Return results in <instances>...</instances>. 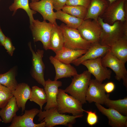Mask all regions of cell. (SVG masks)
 I'll return each mask as SVG.
<instances>
[{
    "label": "cell",
    "mask_w": 127,
    "mask_h": 127,
    "mask_svg": "<svg viewBox=\"0 0 127 127\" xmlns=\"http://www.w3.org/2000/svg\"><path fill=\"white\" fill-rule=\"evenodd\" d=\"M38 121L40 123L44 121L45 127H53L57 125L72 127L76 122V119L82 117L83 114L77 116L62 114L58 111L57 107L53 108L42 111L40 110L37 115Z\"/></svg>",
    "instance_id": "6da1fadb"
},
{
    "label": "cell",
    "mask_w": 127,
    "mask_h": 127,
    "mask_svg": "<svg viewBox=\"0 0 127 127\" xmlns=\"http://www.w3.org/2000/svg\"><path fill=\"white\" fill-rule=\"evenodd\" d=\"M91 76V74L87 70L74 76L71 83L64 90V91L77 99L83 104L86 103V94Z\"/></svg>",
    "instance_id": "7a4b0ae2"
},
{
    "label": "cell",
    "mask_w": 127,
    "mask_h": 127,
    "mask_svg": "<svg viewBox=\"0 0 127 127\" xmlns=\"http://www.w3.org/2000/svg\"><path fill=\"white\" fill-rule=\"evenodd\" d=\"M98 20L102 28L99 42L101 45L110 47L121 38L126 36L123 30V22L117 21L110 25L104 22L100 17Z\"/></svg>",
    "instance_id": "3957f363"
},
{
    "label": "cell",
    "mask_w": 127,
    "mask_h": 127,
    "mask_svg": "<svg viewBox=\"0 0 127 127\" xmlns=\"http://www.w3.org/2000/svg\"><path fill=\"white\" fill-rule=\"evenodd\" d=\"M57 102V109L61 114L69 113L74 116L83 114V104L77 99L67 94L64 90L59 89Z\"/></svg>",
    "instance_id": "277c9868"
},
{
    "label": "cell",
    "mask_w": 127,
    "mask_h": 127,
    "mask_svg": "<svg viewBox=\"0 0 127 127\" xmlns=\"http://www.w3.org/2000/svg\"><path fill=\"white\" fill-rule=\"evenodd\" d=\"M100 17L104 22L110 25L116 21L127 20V0H116L110 3Z\"/></svg>",
    "instance_id": "5b68a950"
},
{
    "label": "cell",
    "mask_w": 127,
    "mask_h": 127,
    "mask_svg": "<svg viewBox=\"0 0 127 127\" xmlns=\"http://www.w3.org/2000/svg\"><path fill=\"white\" fill-rule=\"evenodd\" d=\"M64 37V47L76 50H87L92 43L83 39L78 30L70 28L64 23L60 26Z\"/></svg>",
    "instance_id": "8992f818"
},
{
    "label": "cell",
    "mask_w": 127,
    "mask_h": 127,
    "mask_svg": "<svg viewBox=\"0 0 127 127\" xmlns=\"http://www.w3.org/2000/svg\"><path fill=\"white\" fill-rule=\"evenodd\" d=\"M54 25L46 20L41 21L38 19H34L30 25L34 41H40L46 50H48L50 37Z\"/></svg>",
    "instance_id": "52a82bcc"
},
{
    "label": "cell",
    "mask_w": 127,
    "mask_h": 127,
    "mask_svg": "<svg viewBox=\"0 0 127 127\" xmlns=\"http://www.w3.org/2000/svg\"><path fill=\"white\" fill-rule=\"evenodd\" d=\"M101 62L104 67L110 68L114 72L117 80H123V84L127 88V71L125 64L113 55L110 49L102 57Z\"/></svg>",
    "instance_id": "ba28073f"
},
{
    "label": "cell",
    "mask_w": 127,
    "mask_h": 127,
    "mask_svg": "<svg viewBox=\"0 0 127 127\" xmlns=\"http://www.w3.org/2000/svg\"><path fill=\"white\" fill-rule=\"evenodd\" d=\"M82 37L92 44L99 42L102 31L98 20L91 19L83 20L77 29Z\"/></svg>",
    "instance_id": "9c48e42d"
},
{
    "label": "cell",
    "mask_w": 127,
    "mask_h": 127,
    "mask_svg": "<svg viewBox=\"0 0 127 127\" xmlns=\"http://www.w3.org/2000/svg\"><path fill=\"white\" fill-rule=\"evenodd\" d=\"M28 45L32 54L31 76L38 83L44 87L45 82L44 77L45 67L42 60L44 51L38 49L35 52L32 49L30 42L28 43Z\"/></svg>",
    "instance_id": "30bf717a"
},
{
    "label": "cell",
    "mask_w": 127,
    "mask_h": 127,
    "mask_svg": "<svg viewBox=\"0 0 127 127\" xmlns=\"http://www.w3.org/2000/svg\"><path fill=\"white\" fill-rule=\"evenodd\" d=\"M101 57L90 60H85L81 64L87 69V70L95 77V79L99 82L102 83L106 79H109L111 77V71L102 64Z\"/></svg>",
    "instance_id": "8fae6325"
},
{
    "label": "cell",
    "mask_w": 127,
    "mask_h": 127,
    "mask_svg": "<svg viewBox=\"0 0 127 127\" xmlns=\"http://www.w3.org/2000/svg\"><path fill=\"white\" fill-rule=\"evenodd\" d=\"M104 84L95 79H91L86 94V101L90 103L94 102L104 104L106 100L109 97V95L105 94Z\"/></svg>",
    "instance_id": "7c38bea8"
},
{
    "label": "cell",
    "mask_w": 127,
    "mask_h": 127,
    "mask_svg": "<svg viewBox=\"0 0 127 127\" xmlns=\"http://www.w3.org/2000/svg\"><path fill=\"white\" fill-rule=\"evenodd\" d=\"M24 114L21 116L16 115L13 118L9 127H45L46 123L44 121L38 124L35 123L33 119L40 112V110L34 108L25 110Z\"/></svg>",
    "instance_id": "4fadbf2b"
},
{
    "label": "cell",
    "mask_w": 127,
    "mask_h": 127,
    "mask_svg": "<svg viewBox=\"0 0 127 127\" xmlns=\"http://www.w3.org/2000/svg\"><path fill=\"white\" fill-rule=\"evenodd\" d=\"M29 5L31 9L42 15L44 20H48L53 24H57L52 0H40L37 2H31Z\"/></svg>",
    "instance_id": "5bb4252c"
},
{
    "label": "cell",
    "mask_w": 127,
    "mask_h": 127,
    "mask_svg": "<svg viewBox=\"0 0 127 127\" xmlns=\"http://www.w3.org/2000/svg\"><path fill=\"white\" fill-rule=\"evenodd\" d=\"M110 48V47L102 45L99 42L92 43L85 54L73 61L71 63L76 66H78L85 60L102 57L105 55Z\"/></svg>",
    "instance_id": "9a60e30c"
},
{
    "label": "cell",
    "mask_w": 127,
    "mask_h": 127,
    "mask_svg": "<svg viewBox=\"0 0 127 127\" xmlns=\"http://www.w3.org/2000/svg\"><path fill=\"white\" fill-rule=\"evenodd\" d=\"M97 108L108 119V124L112 127H127V116L112 109L106 108L100 104L95 103Z\"/></svg>",
    "instance_id": "2e32d148"
},
{
    "label": "cell",
    "mask_w": 127,
    "mask_h": 127,
    "mask_svg": "<svg viewBox=\"0 0 127 127\" xmlns=\"http://www.w3.org/2000/svg\"><path fill=\"white\" fill-rule=\"evenodd\" d=\"M62 85L60 81L52 80L49 79L45 81L44 90L47 98V103L44 108V110L57 107V97L59 88Z\"/></svg>",
    "instance_id": "e0dca14e"
},
{
    "label": "cell",
    "mask_w": 127,
    "mask_h": 127,
    "mask_svg": "<svg viewBox=\"0 0 127 127\" xmlns=\"http://www.w3.org/2000/svg\"><path fill=\"white\" fill-rule=\"evenodd\" d=\"M49 59L55 69L56 75L54 80H57L63 78L71 77L78 74L76 69L70 64L62 63L52 56H50Z\"/></svg>",
    "instance_id": "ac0fdd59"
},
{
    "label": "cell",
    "mask_w": 127,
    "mask_h": 127,
    "mask_svg": "<svg viewBox=\"0 0 127 127\" xmlns=\"http://www.w3.org/2000/svg\"><path fill=\"white\" fill-rule=\"evenodd\" d=\"M31 90L28 84L22 83H18L15 90L12 91L17 105L19 108H21L22 112L25 111L26 103L30 97Z\"/></svg>",
    "instance_id": "d6986e66"
},
{
    "label": "cell",
    "mask_w": 127,
    "mask_h": 127,
    "mask_svg": "<svg viewBox=\"0 0 127 127\" xmlns=\"http://www.w3.org/2000/svg\"><path fill=\"white\" fill-rule=\"evenodd\" d=\"M109 4L107 0H91L84 20L91 19L98 20V18L102 15Z\"/></svg>",
    "instance_id": "ffe728a7"
},
{
    "label": "cell",
    "mask_w": 127,
    "mask_h": 127,
    "mask_svg": "<svg viewBox=\"0 0 127 127\" xmlns=\"http://www.w3.org/2000/svg\"><path fill=\"white\" fill-rule=\"evenodd\" d=\"M87 50H76L63 47L55 53V58L65 64H70L74 60L85 54Z\"/></svg>",
    "instance_id": "44dd1931"
},
{
    "label": "cell",
    "mask_w": 127,
    "mask_h": 127,
    "mask_svg": "<svg viewBox=\"0 0 127 127\" xmlns=\"http://www.w3.org/2000/svg\"><path fill=\"white\" fill-rule=\"evenodd\" d=\"M64 37L60 26L54 24L51 32L48 46V50L55 53L64 47Z\"/></svg>",
    "instance_id": "7402d4cb"
},
{
    "label": "cell",
    "mask_w": 127,
    "mask_h": 127,
    "mask_svg": "<svg viewBox=\"0 0 127 127\" xmlns=\"http://www.w3.org/2000/svg\"><path fill=\"white\" fill-rule=\"evenodd\" d=\"M19 109L15 98L13 96L10 99L5 106L0 110V116L2 121L5 123L11 122Z\"/></svg>",
    "instance_id": "603a6c76"
},
{
    "label": "cell",
    "mask_w": 127,
    "mask_h": 127,
    "mask_svg": "<svg viewBox=\"0 0 127 127\" xmlns=\"http://www.w3.org/2000/svg\"><path fill=\"white\" fill-rule=\"evenodd\" d=\"M112 53L125 64L127 61V37L124 36L111 47Z\"/></svg>",
    "instance_id": "cb8c5ba5"
},
{
    "label": "cell",
    "mask_w": 127,
    "mask_h": 127,
    "mask_svg": "<svg viewBox=\"0 0 127 127\" xmlns=\"http://www.w3.org/2000/svg\"><path fill=\"white\" fill-rule=\"evenodd\" d=\"M29 0H17L14 1L9 6V8L10 11L13 12L12 16L15 15L19 9H21L24 10L28 16L30 25L34 20L33 15L36 14L37 12L30 8Z\"/></svg>",
    "instance_id": "d4e9b609"
},
{
    "label": "cell",
    "mask_w": 127,
    "mask_h": 127,
    "mask_svg": "<svg viewBox=\"0 0 127 127\" xmlns=\"http://www.w3.org/2000/svg\"><path fill=\"white\" fill-rule=\"evenodd\" d=\"M55 12L56 19L60 20L67 26L71 28L77 29L83 20L72 16L62 10Z\"/></svg>",
    "instance_id": "484cf974"
},
{
    "label": "cell",
    "mask_w": 127,
    "mask_h": 127,
    "mask_svg": "<svg viewBox=\"0 0 127 127\" xmlns=\"http://www.w3.org/2000/svg\"><path fill=\"white\" fill-rule=\"evenodd\" d=\"M16 67H13L6 72L0 74V84L14 90L18 84L16 77Z\"/></svg>",
    "instance_id": "4316f807"
},
{
    "label": "cell",
    "mask_w": 127,
    "mask_h": 127,
    "mask_svg": "<svg viewBox=\"0 0 127 127\" xmlns=\"http://www.w3.org/2000/svg\"><path fill=\"white\" fill-rule=\"evenodd\" d=\"M104 104L109 108L114 109L125 116H127V97L116 100L110 99L109 97L105 100Z\"/></svg>",
    "instance_id": "83f0119b"
},
{
    "label": "cell",
    "mask_w": 127,
    "mask_h": 127,
    "mask_svg": "<svg viewBox=\"0 0 127 127\" xmlns=\"http://www.w3.org/2000/svg\"><path fill=\"white\" fill-rule=\"evenodd\" d=\"M31 94L29 99L39 105L42 110L44 105L47 102L46 95L44 89L35 86L32 87Z\"/></svg>",
    "instance_id": "f1b7e54d"
},
{
    "label": "cell",
    "mask_w": 127,
    "mask_h": 127,
    "mask_svg": "<svg viewBox=\"0 0 127 127\" xmlns=\"http://www.w3.org/2000/svg\"><path fill=\"white\" fill-rule=\"evenodd\" d=\"M62 10L72 16L84 20L87 14V9L81 6H70L66 5Z\"/></svg>",
    "instance_id": "f546056e"
},
{
    "label": "cell",
    "mask_w": 127,
    "mask_h": 127,
    "mask_svg": "<svg viewBox=\"0 0 127 127\" xmlns=\"http://www.w3.org/2000/svg\"><path fill=\"white\" fill-rule=\"evenodd\" d=\"M12 92L9 88L0 84V108L4 107L13 96Z\"/></svg>",
    "instance_id": "4dcf8cb0"
},
{
    "label": "cell",
    "mask_w": 127,
    "mask_h": 127,
    "mask_svg": "<svg viewBox=\"0 0 127 127\" xmlns=\"http://www.w3.org/2000/svg\"><path fill=\"white\" fill-rule=\"evenodd\" d=\"M83 111L87 113L86 121L89 125L92 126L97 123L98 117L95 112L91 111H85L84 110Z\"/></svg>",
    "instance_id": "1f68e13d"
},
{
    "label": "cell",
    "mask_w": 127,
    "mask_h": 127,
    "mask_svg": "<svg viewBox=\"0 0 127 127\" xmlns=\"http://www.w3.org/2000/svg\"><path fill=\"white\" fill-rule=\"evenodd\" d=\"M91 0H67L66 5L70 6H81L87 8Z\"/></svg>",
    "instance_id": "d6a6232c"
},
{
    "label": "cell",
    "mask_w": 127,
    "mask_h": 127,
    "mask_svg": "<svg viewBox=\"0 0 127 127\" xmlns=\"http://www.w3.org/2000/svg\"><path fill=\"white\" fill-rule=\"evenodd\" d=\"M3 46L10 55L11 56H12L15 48L13 45L11 40L10 38L6 37Z\"/></svg>",
    "instance_id": "836d02e7"
},
{
    "label": "cell",
    "mask_w": 127,
    "mask_h": 127,
    "mask_svg": "<svg viewBox=\"0 0 127 127\" xmlns=\"http://www.w3.org/2000/svg\"><path fill=\"white\" fill-rule=\"evenodd\" d=\"M54 9L56 11L62 10L67 0H52Z\"/></svg>",
    "instance_id": "e575fe53"
},
{
    "label": "cell",
    "mask_w": 127,
    "mask_h": 127,
    "mask_svg": "<svg viewBox=\"0 0 127 127\" xmlns=\"http://www.w3.org/2000/svg\"><path fill=\"white\" fill-rule=\"evenodd\" d=\"M103 87L105 92L107 93H110L112 92L115 90V85L113 82H109L104 83Z\"/></svg>",
    "instance_id": "d590c367"
},
{
    "label": "cell",
    "mask_w": 127,
    "mask_h": 127,
    "mask_svg": "<svg viewBox=\"0 0 127 127\" xmlns=\"http://www.w3.org/2000/svg\"><path fill=\"white\" fill-rule=\"evenodd\" d=\"M6 36L3 32L0 25V44L3 46Z\"/></svg>",
    "instance_id": "8d00e7d4"
},
{
    "label": "cell",
    "mask_w": 127,
    "mask_h": 127,
    "mask_svg": "<svg viewBox=\"0 0 127 127\" xmlns=\"http://www.w3.org/2000/svg\"><path fill=\"white\" fill-rule=\"evenodd\" d=\"M123 28L125 35L127 37V20L123 22Z\"/></svg>",
    "instance_id": "74e56055"
},
{
    "label": "cell",
    "mask_w": 127,
    "mask_h": 127,
    "mask_svg": "<svg viewBox=\"0 0 127 127\" xmlns=\"http://www.w3.org/2000/svg\"><path fill=\"white\" fill-rule=\"evenodd\" d=\"M110 3L116 0H107Z\"/></svg>",
    "instance_id": "f35d334b"
},
{
    "label": "cell",
    "mask_w": 127,
    "mask_h": 127,
    "mask_svg": "<svg viewBox=\"0 0 127 127\" xmlns=\"http://www.w3.org/2000/svg\"><path fill=\"white\" fill-rule=\"evenodd\" d=\"M40 0H31V2H33L38 1Z\"/></svg>",
    "instance_id": "ab89813d"
},
{
    "label": "cell",
    "mask_w": 127,
    "mask_h": 127,
    "mask_svg": "<svg viewBox=\"0 0 127 127\" xmlns=\"http://www.w3.org/2000/svg\"><path fill=\"white\" fill-rule=\"evenodd\" d=\"M2 121V119L0 117V122H1Z\"/></svg>",
    "instance_id": "60d3db41"
},
{
    "label": "cell",
    "mask_w": 127,
    "mask_h": 127,
    "mask_svg": "<svg viewBox=\"0 0 127 127\" xmlns=\"http://www.w3.org/2000/svg\"><path fill=\"white\" fill-rule=\"evenodd\" d=\"M16 0H14V1H16Z\"/></svg>",
    "instance_id": "b9f144b4"
},
{
    "label": "cell",
    "mask_w": 127,
    "mask_h": 127,
    "mask_svg": "<svg viewBox=\"0 0 127 127\" xmlns=\"http://www.w3.org/2000/svg\"><path fill=\"white\" fill-rule=\"evenodd\" d=\"M1 0H0V1H1Z\"/></svg>",
    "instance_id": "7bdbcfd3"
}]
</instances>
